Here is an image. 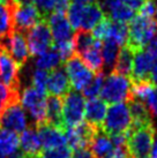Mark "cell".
I'll return each instance as SVG.
<instances>
[{"label":"cell","instance_id":"9c48e42d","mask_svg":"<svg viewBox=\"0 0 157 158\" xmlns=\"http://www.w3.org/2000/svg\"><path fill=\"white\" fill-rule=\"evenodd\" d=\"M45 20L35 4L15 5L13 4L14 30L27 32L34 26Z\"/></svg>","mask_w":157,"mask_h":158},{"label":"cell","instance_id":"4dcf8cb0","mask_svg":"<svg viewBox=\"0 0 157 158\" xmlns=\"http://www.w3.org/2000/svg\"><path fill=\"white\" fill-rule=\"evenodd\" d=\"M121 46L118 44L117 42L113 40H103V45H102V54H103V59H104V65L106 67H114L116 60H117L118 53L120 51Z\"/></svg>","mask_w":157,"mask_h":158},{"label":"cell","instance_id":"db71d44e","mask_svg":"<svg viewBox=\"0 0 157 158\" xmlns=\"http://www.w3.org/2000/svg\"><path fill=\"white\" fill-rule=\"evenodd\" d=\"M0 128H1V123H0Z\"/></svg>","mask_w":157,"mask_h":158},{"label":"cell","instance_id":"277c9868","mask_svg":"<svg viewBox=\"0 0 157 158\" xmlns=\"http://www.w3.org/2000/svg\"><path fill=\"white\" fill-rule=\"evenodd\" d=\"M46 101L48 94L36 90L32 85L27 87L21 96V105L31 117L34 126L46 123Z\"/></svg>","mask_w":157,"mask_h":158},{"label":"cell","instance_id":"f35d334b","mask_svg":"<svg viewBox=\"0 0 157 158\" xmlns=\"http://www.w3.org/2000/svg\"><path fill=\"white\" fill-rule=\"evenodd\" d=\"M73 151L68 148V145L56 148V149L42 150L40 151V158H70Z\"/></svg>","mask_w":157,"mask_h":158},{"label":"cell","instance_id":"1f68e13d","mask_svg":"<svg viewBox=\"0 0 157 158\" xmlns=\"http://www.w3.org/2000/svg\"><path fill=\"white\" fill-rule=\"evenodd\" d=\"M20 94V90L11 89L0 80V114L8 105L15 102H21Z\"/></svg>","mask_w":157,"mask_h":158},{"label":"cell","instance_id":"bcb514c9","mask_svg":"<svg viewBox=\"0 0 157 158\" xmlns=\"http://www.w3.org/2000/svg\"><path fill=\"white\" fill-rule=\"evenodd\" d=\"M148 109H149V111H150L151 115H153V118L154 117H157V97L153 103H150V104H149Z\"/></svg>","mask_w":157,"mask_h":158},{"label":"cell","instance_id":"6da1fadb","mask_svg":"<svg viewBox=\"0 0 157 158\" xmlns=\"http://www.w3.org/2000/svg\"><path fill=\"white\" fill-rule=\"evenodd\" d=\"M157 34V22L154 18L142 15L134 16L128 23V35L126 45L134 53L144 50Z\"/></svg>","mask_w":157,"mask_h":158},{"label":"cell","instance_id":"30bf717a","mask_svg":"<svg viewBox=\"0 0 157 158\" xmlns=\"http://www.w3.org/2000/svg\"><path fill=\"white\" fill-rule=\"evenodd\" d=\"M100 127L92 126L87 121H82L74 127L66 129V139L67 145L72 151L80 148H87L90 147L91 140L94 135L96 134L97 129Z\"/></svg>","mask_w":157,"mask_h":158},{"label":"cell","instance_id":"7bdbcfd3","mask_svg":"<svg viewBox=\"0 0 157 158\" xmlns=\"http://www.w3.org/2000/svg\"><path fill=\"white\" fill-rule=\"evenodd\" d=\"M70 5V0H57L56 7H54V10H53V12L65 14L66 12L68 10Z\"/></svg>","mask_w":157,"mask_h":158},{"label":"cell","instance_id":"ac0fdd59","mask_svg":"<svg viewBox=\"0 0 157 158\" xmlns=\"http://www.w3.org/2000/svg\"><path fill=\"white\" fill-rule=\"evenodd\" d=\"M72 90V84L70 82L68 75L62 67L53 69L49 73L48 83H46V92L51 96L64 97Z\"/></svg>","mask_w":157,"mask_h":158},{"label":"cell","instance_id":"f5cc1de1","mask_svg":"<svg viewBox=\"0 0 157 158\" xmlns=\"http://www.w3.org/2000/svg\"><path fill=\"white\" fill-rule=\"evenodd\" d=\"M128 158H133V157H132V156H131V155H129V157H128Z\"/></svg>","mask_w":157,"mask_h":158},{"label":"cell","instance_id":"484cf974","mask_svg":"<svg viewBox=\"0 0 157 158\" xmlns=\"http://www.w3.org/2000/svg\"><path fill=\"white\" fill-rule=\"evenodd\" d=\"M102 45H103V42L97 40L96 44L94 45L91 48H89L86 52L81 53V54L78 56V57L82 59V61L84 62L95 74L103 72L104 59H103V54H102Z\"/></svg>","mask_w":157,"mask_h":158},{"label":"cell","instance_id":"44dd1931","mask_svg":"<svg viewBox=\"0 0 157 158\" xmlns=\"http://www.w3.org/2000/svg\"><path fill=\"white\" fill-rule=\"evenodd\" d=\"M108 107H106V102H104L102 98H92L86 103V112H84V118L92 126L102 127L104 123V119L106 117Z\"/></svg>","mask_w":157,"mask_h":158},{"label":"cell","instance_id":"7c38bea8","mask_svg":"<svg viewBox=\"0 0 157 158\" xmlns=\"http://www.w3.org/2000/svg\"><path fill=\"white\" fill-rule=\"evenodd\" d=\"M20 69L21 67L11 57L8 51L0 46V80L11 89L20 90Z\"/></svg>","mask_w":157,"mask_h":158},{"label":"cell","instance_id":"7a4b0ae2","mask_svg":"<svg viewBox=\"0 0 157 158\" xmlns=\"http://www.w3.org/2000/svg\"><path fill=\"white\" fill-rule=\"evenodd\" d=\"M156 129L153 123L138 129H128L126 148L133 158H147L151 152Z\"/></svg>","mask_w":157,"mask_h":158},{"label":"cell","instance_id":"d6a6232c","mask_svg":"<svg viewBox=\"0 0 157 158\" xmlns=\"http://www.w3.org/2000/svg\"><path fill=\"white\" fill-rule=\"evenodd\" d=\"M104 73H97L95 74L94 79L90 81V83L88 84L86 88L82 90V95L84 98L88 99H92V98H96L98 95L100 94L103 83H104Z\"/></svg>","mask_w":157,"mask_h":158},{"label":"cell","instance_id":"603a6c76","mask_svg":"<svg viewBox=\"0 0 157 158\" xmlns=\"http://www.w3.org/2000/svg\"><path fill=\"white\" fill-rule=\"evenodd\" d=\"M103 18H104V13L98 1L84 4L80 30L91 31L103 20Z\"/></svg>","mask_w":157,"mask_h":158},{"label":"cell","instance_id":"ab89813d","mask_svg":"<svg viewBox=\"0 0 157 158\" xmlns=\"http://www.w3.org/2000/svg\"><path fill=\"white\" fill-rule=\"evenodd\" d=\"M56 2H57V0H35L34 4L36 5V7L38 8L40 14L46 19L54 10Z\"/></svg>","mask_w":157,"mask_h":158},{"label":"cell","instance_id":"d6986e66","mask_svg":"<svg viewBox=\"0 0 157 158\" xmlns=\"http://www.w3.org/2000/svg\"><path fill=\"white\" fill-rule=\"evenodd\" d=\"M155 59L150 54L148 50H141L134 54L133 70H132L131 80L132 82L136 81H147L151 80V68H153Z\"/></svg>","mask_w":157,"mask_h":158},{"label":"cell","instance_id":"9f6ffc18","mask_svg":"<svg viewBox=\"0 0 157 158\" xmlns=\"http://www.w3.org/2000/svg\"><path fill=\"white\" fill-rule=\"evenodd\" d=\"M70 158H74V157H70Z\"/></svg>","mask_w":157,"mask_h":158},{"label":"cell","instance_id":"ba28073f","mask_svg":"<svg viewBox=\"0 0 157 158\" xmlns=\"http://www.w3.org/2000/svg\"><path fill=\"white\" fill-rule=\"evenodd\" d=\"M65 70L68 75L72 88H74L76 91L83 90L95 76V73L82 61V59L76 53L65 61Z\"/></svg>","mask_w":157,"mask_h":158},{"label":"cell","instance_id":"83f0119b","mask_svg":"<svg viewBox=\"0 0 157 158\" xmlns=\"http://www.w3.org/2000/svg\"><path fill=\"white\" fill-rule=\"evenodd\" d=\"M62 62L64 61H62L59 52L52 46V48H50L48 52L43 53L42 56L37 57L35 65H36V68L48 70V72L50 70L51 72L53 69L59 68Z\"/></svg>","mask_w":157,"mask_h":158},{"label":"cell","instance_id":"52a82bcc","mask_svg":"<svg viewBox=\"0 0 157 158\" xmlns=\"http://www.w3.org/2000/svg\"><path fill=\"white\" fill-rule=\"evenodd\" d=\"M84 112L86 101L83 95L76 90H70L62 98V117L66 129L82 123L84 119Z\"/></svg>","mask_w":157,"mask_h":158},{"label":"cell","instance_id":"816d5d0a","mask_svg":"<svg viewBox=\"0 0 157 158\" xmlns=\"http://www.w3.org/2000/svg\"><path fill=\"white\" fill-rule=\"evenodd\" d=\"M0 158H6V157H5V155L2 154V152H1V151H0Z\"/></svg>","mask_w":157,"mask_h":158},{"label":"cell","instance_id":"7402d4cb","mask_svg":"<svg viewBox=\"0 0 157 158\" xmlns=\"http://www.w3.org/2000/svg\"><path fill=\"white\" fill-rule=\"evenodd\" d=\"M46 123L66 132L65 121L62 117V98L48 96L46 101Z\"/></svg>","mask_w":157,"mask_h":158},{"label":"cell","instance_id":"11a10c76","mask_svg":"<svg viewBox=\"0 0 157 158\" xmlns=\"http://www.w3.org/2000/svg\"><path fill=\"white\" fill-rule=\"evenodd\" d=\"M147 158H151V157H147Z\"/></svg>","mask_w":157,"mask_h":158},{"label":"cell","instance_id":"2e32d148","mask_svg":"<svg viewBox=\"0 0 157 158\" xmlns=\"http://www.w3.org/2000/svg\"><path fill=\"white\" fill-rule=\"evenodd\" d=\"M45 20L52 34L53 43L73 40V28L65 14L52 12Z\"/></svg>","mask_w":157,"mask_h":158},{"label":"cell","instance_id":"60d3db41","mask_svg":"<svg viewBox=\"0 0 157 158\" xmlns=\"http://www.w3.org/2000/svg\"><path fill=\"white\" fill-rule=\"evenodd\" d=\"M155 14H156V5L154 0H146L142 7L140 8V15L147 18H155Z\"/></svg>","mask_w":157,"mask_h":158},{"label":"cell","instance_id":"c3c4849f","mask_svg":"<svg viewBox=\"0 0 157 158\" xmlns=\"http://www.w3.org/2000/svg\"><path fill=\"white\" fill-rule=\"evenodd\" d=\"M150 157L151 158H157V137L154 141V144H153V149H151V152H150Z\"/></svg>","mask_w":157,"mask_h":158},{"label":"cell","instance_id":"4316f807","mask_svg":"<svg viewBox=\"0 0 157 158\" xmlns=\"http://www.w3.org/2000/svg\"><path fill=\"white\" fill-rule=\"evenodd\" d=\"M134 54L135 53L126 44L122 45L118 53L113 72L124 75V76H127V77H131L132 70H133V62H134Z\"/></svg>","mask_w":157,"mask_h":158},{"label":"cell","instance_id":"836d02e7","mask_svg":"<svg viewBox=\"0 0 157 158\" xmlns=\"http://www.w3.org/2000/svg\"><path fill=\"white\" fill-rule=\"evenodd\" d=\"M127 35H128V24L124 22H117V21L112 20L111 31H110V37H109L110 40H113L120 46H122V45L126 44Z\"/></svg>","mask_w":157,"mask_h":158},{"label":"cell","instance_id":"f546056e","mask_svg":"<svg viewBox=\"0 0 157 158\" xmlns=\"http://www.w3.org/2000/svg\"><path fill=\"white\" fill-rule=\"evenodd\" d=\"M96 40L92 36L91 31H84V30H78L73 36V44H74L75 53L80 56L81 53L86 52L87 50L91 48L94 45L96 44Z\"/></svg>","mask_w":157,"mask_h":158},{"label":"cell","instance_id":"d590c367","mask_svg":"<svg viewBox=\"0 0 157 158\" xmlns=\"http://www.w3.org/2000/svg\"><path fill=\"white\" fill-rule=\"evenodd\" d=\"M48 79H49L48 70L36 68V69L32 72V75H31V85H32L36 90H38V91L43 92V94H48V92H46Z\"/></svg>","mask_w":157,"mask_h":158},{"label":"cell","instance_id":"681fc988","mask_svg":"<svg viewBox=\"0 0 157 158\" xmlns=\"http://www.w3.org/2000/svg\"><path fill=\"white\" fill-rule=\"evenodd\" d=\"M21 158H40V155L39 154H24V152H23Z\"/></svg>","mask_w":157,"mask_h":158},{"label":"cell","instance_id":"74e56055","mask_svg":"<svg viewBox=\"0 0 157 158\" xmlns=\"http://www.w3.org/2000/svg\"><path fill=\"white\" fill-rule=\"evenodd\" d=\"M53 48L57 50L59 54H60L62 61L65 62L68 60L72 56L75 54V48L73 44V40H62V42H56L53 43Z\"/></svg>","mask_w":157,"mask_h":158},{"label":"cell","instance_id":"d4e9b609","mask_svg":"<svg viewBox=\"0 0 157 158\" xmlns=\"http://www.w3.org/2000/svg\"><path fill=\"white\" fill-rule=\"evenodd\" d=\"M111 137L103 131V128L100 127L92 137L89 148L96 158H105L114 149Z\"/></svg>","mask_w":157,"mask_h":158},{"label":"cell","instance_id":"e0dca14e","mask_svg":"<svg viewBox=\"0 0 157 158\" xmlns=\"http://www.w3.org/2000/svg\"><path fill=\"white\" fill-rule=\"evenodd\" d=\"M126 104L128 106V110L131 113L132 123L129 129H138V128L150 125L153 123V115L149 111L148 106L146 105V103L140 101L135 97H133L129 94V97L126 101Z\"/></svg>","mask_w":157,"mask_h":158},{"label":"cell","instance_id":"f6af8a7d","mask_svg":"<svg viewBox=\"0 0 157 158\" xmlns=\"http://www.w3.org/2000/svg\"><path fill=\"white\" fill-rule=\"evenodd\" d=\"M150 77H151V81H153L154 83L157 84V59H155V61H154L153 68H151V75H150Z\"/></svg>","mask_w":157,"mask_h":158},{"label":"cell","instance_id":"cb8c5ba5","mask_svg":"<svg viewBox=\"0 0 157 158\" xmlns=\"http://www.w3.org/2000/svg\"><path fill=\"white\" fill-rule=\"evenodd\" d=\"M20 147L24 154H40L42 143L36 126L30 125L27 127L20 136Z\"/></svg>","mask_w":157,"mask_h":158},{"label":"cell","instance_id":"5b68a950","mask_svg":"<svg viewBox=\"0 0 157 158\" xmlns=\"http://www.w3.org/2000/svg\"><path fill=\"white\" fill-rule=\"evenodd\" d=\"M132 118L126 103H117L110 106L102 128L109 136L127 134L131 127Z\"/></svg>","mask_w":157,"mask_h":158},{"label":"cell","instance_id":"ffe728a7","mask_svg":"<svg viewBox=\"0 0 157 158\" xmlns=\"http://www.w3.org/2000/svg\"><path fill=\"white\" fill-rule=\"evenodd\" d=\"M13 31V2L0 0V46L7 50L8 40Z\"/></svg>","mask_w":157,"mask_h":158},{"label":"cell","instance_id":"5bb4252c","mask_svg":"<svg viewBox=\"0 0 157 158\" xmlns=\"http://www.w3.org/2000/svg\"><path fill=\"white\" fill-rule=\"evenodd\" d=\"M7 51L13 58L19 66L23 67L28 62L30 51L28 46V40L26 37V32L14 30L8 40V46Z\"/></svg>","mask_w":157,"mask_h":158},{"label":"cell","instance_id":"4fadbf2b","mask_svg":"<svg viewBox=\"0 0 157 158\" xmlns=\"http://www.w3.org/2000/svg\"><path fill=\"white\" fill-rule=\"evenodd\" d=\"M104 16L117 22L129 23L135 16V10L129 8L121 0H100Z\"/></svg>","mask_w":157,"mask_h":158},{"label":"cell","instance_id":"e575fe53","mask_svg":"<svg viewBox=\"0 0 157 158\" xmlns=\"http://www.w3.org/2000/svg\"><path fill=\"white\" fill-rule=\"evenodd\" d=\"M83 8H84V4L75 2V1H73V2L70 5V7H68V10H67V19H68V21H70V26H72L73 29L80 30Z\"/></svg>","mask_w":157,"mask_h":158},{"label":"cell","instance_id":"b9f144b4","mask_svg":"<svg viewBox=\"0 0 157 158\" xmlns=\"http://www.w3.org/2000/svg\"><path fill=\"white\" fill-rule=\"evenodd\" d=\"M128 157H129V154L127 151L126 145H121V147H116L105 158H128Z\"/></svg>","mask_w":157,"mask_h":158},{"label":"cell","instance_id":"ee69618b","mask_svg":"<svg viewBox=\"0 0 157 158\" xmlns=\"http://www.w3.org/2000/svg\"><path fill=\"white\" fill-rule=\"evenodd\" d=\"M121 1L133 10H140L146 0H121Z\"/></svg>","mask_w":157,"mask_h":158},{"label":"cell","instance_id":"8992f818","mask_svg":"<svg viewBox=\"0 0 157 158\" xmlns=\"http://www.w3.org/2000/svg\"><path fill=\"white\" fill-rule=\"evenodd\" d=\"M30 56L39 57L53 46V37L46 20H43L26 32Z\"/></svg>","mask_w":157,"mask_h":158},{"label":"cell","instance_id":"8d00e7d4","mask_svg":"<svg viewBox=\"0 0 157 158\" xmlns=\"http://www.w3.org/2000/svg\"><path fill=\"white\" fill-rule=\"evenodd\" d=\"M111 24H112V20L109 18L104 16L103 20L97 24L94 29L91 30L92 36L96 40L103 42V40H108L110 37V31H111Z\"/></svg>","mask_w":157,"mask_h":158},{"label":"cell","instance_id":"7dc6e473","mask_svg":"<svg viewBox=\"0 0 157 158\" xmlns=\"http://www.w3.org/2000/svg\"><path fill=\"white\" fill-rule=\"evenodd\" d=\"M12 1L15 5H29L35 2V0H12Z\"/></svg>","mask_w":157,"mask_h":158},{"label":"cell","instance_id":"8fae6325","mask_svg":"<svg viewBox=\"0 0 157 158\" xmlns=\"http://www.w3.org/2000/svg\"><path fill=\"white\" fill-rule=\"evenodd\" d=\"M27 115L21 102H15L8 105L0 114V123L2 129H8L18 134H21L28 126Z\"/></svg>","mask_w":157,"mask_h":158},{"label":"cell","instance_id":"f1b7e54d","mask_svg":"<svg viewBox=\"0 0 157 158\" xmlns=\"http://www.w3.org/2000/svg\"><path fill=\"white\" fill-rule=\"evenodd\" d=\"M20 147V136L18 133L8 131V129H0V151L6 156H11L16 152Z\"/></svg>","mask_w":157,"mask_h":158},{"label":"cell","instance_id":"3957f363","mask_svg":"<svg viewBox=\"0 0 157 158\" xmlns=\"http://www.w3.org/2000/svg\"><path fill=\"white\" fill-rule=\"evenodd\" d=\"M131 87L132 80L129 77L111 72L104 80L100 95L103 101L110 104L124 103L129 97Z\"/></svg>","mask_w":157,"mask_h":158},{"label":"cell","instance_id":"f907efd6","mask_svg":"<svg viewBox=\"0 0 157 158\" xmlns=\"http://www.w3.org/2000/svg\"><path fill=\"white\" fill-rule=\"evenodd\" d=\"M75 2H81V4H90V2H95L96 0H74Z\"/></svg>","mask_w":157,"mask_h":158},{"label":"cell","instance_id":"9a60e30c","mask_svg":"<svg viewBox=\"0 0 157 158\" xmlns=\"http://www.w3.org/2000/svg\"><path fill=\"white\" fill-rule=\"evenodd\" d=\"M36 128L38 131V135L40 139L43 150L56 149V148L67 145L66 132H64V131H61L57 127H53L46 123H40Z\"/></svg>","mask_w":157,"mask_h":158}]
</instances>
